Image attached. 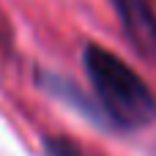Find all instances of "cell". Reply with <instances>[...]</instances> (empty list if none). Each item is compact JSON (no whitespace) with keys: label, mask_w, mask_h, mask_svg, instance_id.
<instances>
[{"label":"cell","mask_w":156,"mask_h":156,"mask_svg":"<svg viewBox=\"0 0 156 156\" xmlns=\"http://www.w3.org/2000/svg\"><path fill=\"white\" fill-rule=\"evenodd\" d=\"M44 148H47V156H85L82 148L69 137H47Z\"/></svg>","instance_id":"cell-3"},{"label":"cell","mask_w":156,"mask_h":156,"mask_svg":"<svg viewBox=\"0 0 156 156\" xmlns=\"http://www.w3.org/2000/svg\"><path fill=\"white\" fill-rule=\"evenodd\" d=\"M82 66L93 85L96 104L110 126L132 132L148 126L156 118V96L145 80L118 55L99 44H88L82 49Z\"/></svg>","instance_id":"cell-1"},{"label":"cell","mask_w":156,"mask_h":156,"mask_svg":"<svg viewBox=\"0 0 156 156\" xmlns=\"http://www.w3.org/2000/svg\"><path fill=\"white\" fill-rule=\"evenodd\" d=\"M126 38L145 58L156 60V8L151 0H112Z\"/></svg>","instance_id":"cell-2"}]
</instances>
